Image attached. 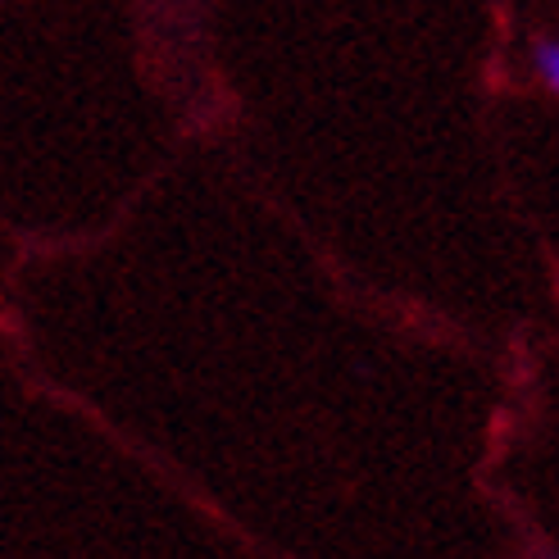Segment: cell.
<instances>
[{
    "mask_svg": "<svg viewBox=\"0 0 559 559\" xmlns=\"http://www.w3.org/2000/svg\"><path fill=\"white\" fill-rule=\"evenodd\" d=\"M533 73L546 92H559V41L555 37H537L533 41Z\"/></svg>",
    "mask_w": 559,
    "mask_h": 559,
    "instance_id": "6da1fadb",
    "label": "cell"
},
{
    "mask_svg": "<svg viewBox=\"0 0 559 559\" xmlns=\"http://www.w3.org/2000/svg\"><path fill=\"white\" fill-rule=\"evenodd\" d=\"M546 559H555V555H546Z\"/></svg>",
    "mask_w": 559,
    "mask_h": 559,
    "instance_id": "7a4b0ae2",
    "label": "cell"
}]
</instances>
